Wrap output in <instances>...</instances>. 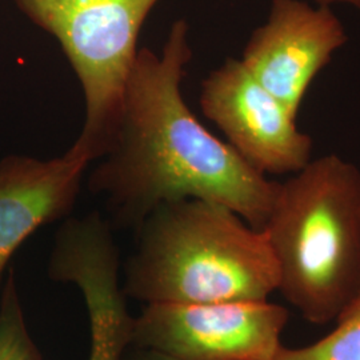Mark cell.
Returning a JSON list of instances; mask_svg holds the SVG:
<instances>
[{"mask_svg":"<svg viewBox=\"0 0 360 360\" xmlns=\"http://www.w3.org/2000/svg\"><path fill=\"white\" fill-rule=\"evenodd\" d=\"M191 59L190 26L183 19L171 26L159 53L138 51L112 139L89 188L103 195L120 223L136 229L162 205L198 199L227 207L263 230L279 183L193 115L181 95Z\"/></svg>","mask_w":360,"mask_h":360,"instance_id":"1","label":"cell"},{"mask_svg":"<svg viewBox=\"0 0 360 360\" xmlns=\"http://www.w3.org/2000/svg\"><path fill=\"white\" fill-rule=\"evenodd\" d=\"M124 294L146 304L269 300L279 269L263 230L217 203L155 208L138 227Z\"/></svg>","mask_w":360,"mask_h":360,"instance_id":"2","label":"cell"},{"mask_svg":"<svg viewBox=\"0 0 360 360\" xmlns=\"http://www.w3.org/2000/svg\"><path fill=\"white\" fill-rule=\"evenodd\" d=\"M285 300L312 324L334 322L360 292V169L311 159L284 183L263 227Z\"/></svg>","mask_w":360,"mask_h":360,"instance_id":"3","label":"cell"},{"mask_svg":"<svg viewBox=\"0 0 360 360\" xmlns=\"http://www.w3.org/2000/svg\"><path fill=\"white\" fill-rule=\"evenodd\" d=\"M58 40L82 86L84 124L72 153L99 160L112 139L138 55V38L159 0H13Z\"/></svg>","mask_w":360,"mask_h":360,"instance_id":"4","label":"cell"},{"mask_svg":"<svg viewBox=\"0 0 360 360\" xmlns=\"http://www.w3.org/2000/svg\"><path fill=\"white\" fill-rule=\"evenodd\" d=\"M288 309L269 300L146 304L132 347L178 360H275Z\"/></svg>","mask_w":360,"mask_h":360,"instance_id":"5","label":"cell"},{"mask_svg":"<svg viewBox=\"0 0 360 360\" xmlns=\"http://www.w3.org/2000/svg\"><path fill=\"white\" fill-rule=\"evenodd\" d=\"M200 107L245 162L267 175L295 174L311 160L312 139L240 59L229 58L202 83Z\"/></svg>","mask_w":360,"mask_h":360,"instance_id":"6","label":"cell"},{"mask_svg":"<svg viewBox=\"0 0 360 360\" xmlns=\"http://www.w3.org/2000/svg\"><path fill=\"white\" fill-rule=\"evenodd\" d=\"M119 251L107 221L94 212L68 218L55 236L49 275L77 285L90 323L89 360H124L134 322L119 276Z\"/></svg>","mask_w":360,"mask_h":360,"instance_id":"7","label":"cell"},{"mask_svg":"<svg viewBox=\"0 0 360 360\" xmlns=\"http://www.w3.org/2000/svg\"><path fill=\"white\" fill-rule=\"evenodd\" d=\"M347 39L330 6L271 0L269 18L251 34L240 60L297 117L311 83Z\"/></svg>","mask_w":360,"mask_h":360,"instance_id":"8","label":"cell"},{"mask_svg":"<svg viewBox=\"0 0 360 360\" xmlns=\"http://www.w3.org/2000/svg\"><path fill=\"white\" fill-rule=\"evenodd\" d=\"M89 165L70 148L49 160L27 155L0 159V279L34 232L70 215Z\"/></svg>","mask_w":360,"mask_h":360,"instance_id":"9","label":"cell"},{"mask_svg":"<svg viewBox=\"0 0 360 360\" xmlns=\"http://www.w3.org/2000/svg\"><path fill=\"white\" fill-rule=\"evenodd\" d=\"M330 334L315 343L284 347L275 360H360V292L335 319Z\"/></svg>","mask_w":360,"mask_h":360,"instance_id":"10","label":"cell"},{"mask_svg":"<svg viewBox=\"0 0 360 360\" xmlns=\"http://www.w3.org/2000/svg\"><path fill=\"white\" fill-rule=\"evenodd\" d=\"M0 360H43L27 330L13 272L0 300Z\"/></svg>","mask_w":360,"mask_h":360,"instance_id":"11","label":"cell"},{"mask_svg":"<svg viewBox=\"0 0 360 360\" xmlns=\"http://www.w3.org/2000/svg\"><path fill=\"white\" fill-rule=\"evenodd\" d=\"M135 349V352L129 354V356L126 355L124 360H178L174 358H169L167 355L159 354L156 351L151 349H144V348L132 347Z\"/></svg>","mask_w":360,"mask_h":360,"instance_id":"12","label":"cell"},{"mask_svg":"<svg viewBox=\"0 0 360 360\" xmlns=\"http://www.w3.org/2000/svg\"><path fill=\"white\" fill-rule=\"evenodd\" d=\"M315 4H321V6H333V4H346L351 6L355 10H358L360 13V0H311Z\"/></svg>","mask_w":360,"mask_h":360,"instance_id":"13","label":"cell"}]
</instances>
